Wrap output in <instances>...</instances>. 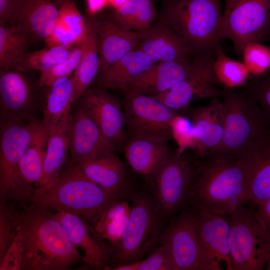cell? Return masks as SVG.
Returning a JSON list of instances; mask_svg holds the SVG:
<instances>
[{
  "mask_svg": "<svg viewBox=\"0 0 270 270\" xmlns=\"http://www.w3.org/2000/svg\"><path fill=\"white\" fill-rule=\"evenodd\" d=\"M22 248V270H64L82 257L50 210L23 206L18 222Z\"/></svg>",
  "mask_w": 270,
  "mask_h": 270,
  "instance_id": "1",
  "label": "cell"
},
{
  "mask_svg": "<svg viewBox=\"0 0 270 270\" xmlns=\"http://www.w3.org/2000/svg\"><path fill=\"white\" fill-rule=\"evenodd\" d=\"M127 193L125 186L104 188L87 178L74 163L70 162L47 184L36 188L29 200L31 206L74 214L92 227L102 212Z\"/></svg>",
  "mask_w": 270,
  "mask_h": 270,
  "instance_id": "2",
  "label": "cell"
},
{
  "mask_svg": "<svg viewBox=\"0 0 270 270\" xmlns=\"http://www.w3.org/2000/svg\"><path fill=\"white\" fill-rule=\"evenodd\" d=\"M196 168L188 202L203 214L226 216L252 203L242 166L236 158L210 156L202 158Z\"/></svg>",
  "mask_w": 270,
  "mask_h": 270,
  "instance_id": "3",
  "label": "cell"
},
{
  "mask_svg": "<svg viewBox=\"0 0 270 270\" xmlns=\"http://www.w3.org/2000/svg\"><path fill=\"white\" fill-rule=\"evenodd\" d=\"M221 0H164L158 18L165 22L195 53L220 43Z\"/></svg>",
  "mask_w": 270,
  "mask_h": 270,
  "instance_id": "4",
  "label": "cell"
},
{
  "mask_svg": "<svg viewBox=\"0 0 270 270\" xmlns=\"http://www.w3.org/2000/svg\"><path fill=\"white\" fill-rule=\"evenodd\" d=\"M224 132L212 156L236 158L259 138L270 134V122L252 96L236 89L222 88Z\"/></svg>",
  "mask_w": 270,
  "mask_h": 270,
  "instance_id": "5",
  "label": "cell"
},
{
  "mask_svg": "<svg viewBox=\"0 0 270 270\" xmlns=\"http://www.w3.org/2000/svg\"><path fill=\"white\" fill-rule=\"evenodd\" d=\"M233 270H261L270 256V232L257 214L242 206L226 215Z\"/></svg>",
  "mask_w": 270,
  "mask_h": 270,
  "instance_id": "6",
  "label": "cell"
},
{
  "mask_svg": "<svg viewBox=\"0 0 270 270\" xmlns=\"http://www.w3.org/2000/svg\"><path fill=\"white\" fill-rule=\"evenodd\" d=\"M37 120H0V202L26 206L31 194L20 174V164L33 134Z\"/></svg>",
  "mask_w": 270,
  "mask_h": 270,
  "instance_id": "7",
  "label": "cell"
},
{
  "mask_svg": "<svg viewBox=\"0 0 270 270\" xmlns=\"http://www.w3.org/2000/svg\"><path fill=\"white\" fill-rule=\"evenodd\" d=\"M162 217L152 195L140 192L134 197L128 226L115 246L113 258L118 265L139 261L151 250L158 236Z\"/></svg>",
  "mask_w": 270,
  "mask_h": 270,
  "instance_id": "8",
  "label": "cell"
},
{
  "mask_svg": "<svg viewBox=\"0 0 270 270\" xmlns=\"http://www.w3.org/2000/svg\"><path fill=\"white\" fill-rule=\"evenodd\" d=\"M224 2L220 38V40H230L236 54L240 58L247 44L265 41L270 0H224Z\"/></svg>",
  "mask_w": 270,
  "mask_h": 270,
  "instance_id": "9",
  "label": "cell"
},
{
  "mask_svg": "<svg viewBox=\"0 0 270 270\" xmlns=\"http://www.w3.org/2000/svg\"><path fill=\"white\" fill-rule=\"evenodd\" d=\"M122 106L130 138L167 142L172 140L170 124L180 114L152 96L124 90Z\"/></svg>",
  "mask_w": 270,
  "mask_h": 270,
  "instance_id": "10",
  "label": "cell"
},
{
  "mask_svg": "<svg viewBox=\"0 0 270 270\" xmlns=\"http://www.w3.org/2000/svg\"><path fill=\"white\" fill-rule=\"evenodd\" d=\"M196 168L176 152L148 176L152 196L162 216H170L188 202Z\"/></svg>",
  "mask_w": 270,
  "mask_h": 270,
  "instance_id": "11",
  "label": "cell"
},
{
  "mask_svg": "<svg viewBox=\"0 0 270 270\" xmlns=\"http://www.w3.org/2000/svg\"><path fill=\"white\" fill-rule=\"evenodd\" d=\"M216 49L196 54L191 70L186 78L169 90L152 96L177 111L196 100L222 98V88L213 68Z\"/></svg>",
  "mask_w": 270,
  "mask_h": 270,
  "instance_id": "12",
  "label": "cell"
},
{
  "mask_svg": "<svg viewBox=\"0 0 270 270\" xmlns=\"http://www.w3.org/2000/svg\"><path fill=\"white\" fill-rule=\"evenodd\" d=\"M196 213L203 270H221L223 264L226 270H233L228 218L224 216Z\"/></svg>",
  "mask_w": 270,
  "mask_h": 270,
  "instance_id": "13",
  "label": "cell"
},
{
  "mask_svg": "<svg viewBox=\"0 0 270 270\" xmlns=\"http://www.w3.org/2000/svg\"><path fill=\"white\" fill-rule=\"evenodd\" d=\"M161 242L170 256L174 270H203L194 210L176 218L165 230Z\"/></svg>",
  "mask_w": 270,
  "mask_h": 270,
  "instance_id": "14",
  "label": "cell"
},
{
  "mask_svg": "<svg viewBox=\"0 0 270 270\" xmlns=\"http://www.w3.org/2000/svg\"><path fill=\"white\" fill-rule=\"evenodd\" d=\"M78 104L105 136L116 146L125 143V117L120 101L100 88H88L80 98Z\"/></svg>",
  "mask_w": 270,
  "mask_h": 270,
  "instance_id": "15",
  "label": "cell"
},
{
  "mask_svg": "<svg viewBox=\"0 0 270 270\" xmlns=\"http://www.w3.org/2000/svg\"><path fill=\"white\" fill-rule=\"evenodd\" d=\"M36 104L34 90L22 72L0 70V120L30 122Z\"/></svg>",
  "mask_w": 270,
  "mask_h": 270,
  "instance_id": "16",
  "label": "cell"
},
{
  "mask_svg": "<svg viewBox=\"0 0 270 270\" xmlns=\"http://www.w3.org/2000/svg\"><path fill=\"white\" fill-rule=\"evenodd\" d=\"M116 147L78 104L70 114V162L115 154Z\"/></svg>",
  "mask_w": 270,
  "mask_h": 270,
  "instance_id": "17",
  "label": "cell"
},
{
  "mask_svg": "<svg viewBox=\"0 0 270 270\" xmlns=\"http://www.w3.org/2000/svg\"><path fill=\"white\" fill-rule=\"evenodd\" d=\"M248 187L252 204L270 198V134L256 140L237 156Z\"/></svg>",
  "mask_w": 270,
  "mask_h": 270,
  "instance_id": "18",
  "label": "cell"
},
{
  "mask_svg": "<svg viewBox=\"0 0 270 270\" xmlns=\"http://www.w3.org/2000/svg\"><path fill=\"white\" fill-rule=\"evenodd\" d=\"M94 20L99 54L98 74L135 49L148 31L124 30L108 16Z\"/></svg>",
  "mask_w": 270,
  "mask_h": 270,
  "instance_id": "19",
  "label": "cell"
},
{
  "mask_svg": "<svg viewBox=\"0 0 270 270\" xmlns=\"http://www.w3.org/2000/svg\"><path fill=\"white\" fill-rule=\"evenodd\" d=\"M194 132V150L200 158L214 155L220 147L224 132L222 100L212 99L207 104L190 112Z\"/></svg>",
  "mask_w": 270,
  "mask_h": 270,
  "instance_id": "20",
  "label": "cell"
},
{
  "mask_svg": "<svg viewBox=\"0 0 270 270\" xmlns=\"http://www.w3.org/2000/svg\"><path fill=\"white\" fill-rule=\"evenodd\" d=\"M136 48L143 51L155 62L190 61L196 54L165 22L159 18Z\"/></svg>",
  "mask_w": 270,
  "mask_h": 270,
  "instance_id": "21",
  "label": "cell"
},
{
  "mask_svg": "<svg viewBox=\"0 0 270 270\" xmlns=\"http://www.w3.org/2000/svg\"><path fill=\"white\" fill-rule=\"evenodd\" d=\"M54 216L60 223L70 240L84 252L82 261L94 270L108 268L111 257L105 245L90 234V226L80 216L64 211H58Z\"/></svg>",
  "mask_w": 270,
  "mask_h": 270,
  "instance_id": "22",
  "label": "cell"
},
{
  "mask_svg": "<svg viewBox=\"0 0 270 270\" xmlns=\"http://www.w3.org/2000/svg\"><path fill=\"white\" fill-rule=\"evenodd\" d=\"M192 60L156 63L128 82L123 91L150 96L163 93L186 78L191 70Z\"/></svg>",
  "mask_w": 270,
  "mask_h": 270,
  "instance_id": "23",
  "label": "cell"
},
{
  "mask_svg": "<svg viewBox=\"0 0 270 270\" xmlns=\"http://www.w3.org/2000/svg\"><path fill=\"white\" fill-rule=\"evenodd\" d=\"M66 0H20L14 25L32 38L45 40L52 32Z\"/></svg>",
  "mask_w": 270,
  "mask_h": 270,
  "instance_id": "24",
  "label": "cell"
},
{
  "mask_svg": "<svg viewBox=\"0 0 270 270\" xmlns=\"http://www.w3.org/2000/svg\"><path fill=\"white\" fill-rule=\"evenodd\" d=\"M126 160L136 172L148 177L171 154L166 142L130 138L124 146Z\"/></svg>",
  "mask_w": 270,
  "mask_h": 270,
  "instance_id": "25",
  "label": "cell"
},
{
  "mask_svg": "<svg viewBox=\"0 0 270 270\" xmlns=\"http://www.w3.org/2000/svg\"><path fill=\"white\" fill-rule=\"evenodd\" d=\"M156 63L143 51L136 48L100 74L94 87L123 90L132 79Z\"/></svg>",
  "mask_w": 270,
  "mask_h": 270,
  "instance_id": "26",
  "label": "cell"
},
{
  "mask_svg": "<svg viewBox=\"0 0 270 270\" xmlns=\"http://www.w3.org/2000/svg\"><path fill=\"white\" fill-rule=\"evenodd\" d=\"M48 88L42 122L49 134L69 118L76 98L72 76L60 78Z\"/></svg>",
  "mask_w": 270,
  "mask_h": 270,
  "instance_id": "27",
  "label": "cell"
},
{
  "mask_svg": "<svg viewBox=\"0 0 270 270\" xmlns=\"http://www.w3.org/2000/svg\"><path fill=\"white\" fill-rule=\"evenodd\" d=\"M87 32V20L78 10L74 0H66L52 32L44 41L48 48H72L85 40Z\"/></svg>",
  "mask_w": 270,
  "mask_h": 270,
  "instance_id": "28",
  "label": "cell"
},
{
  "mask_svg": "<svg viewBox=\"0 0 270 270\" xmlns=\"http://www.w3.org/2000/svg\"><path fill=\"white\" fill-rule=\"evenodd\" d=\"M74 164L87 178L104 188L116 190L125 186L124 180L126 168L115 154L101 156Z\"/></svg>",
  "mask_w": 270,
  "mask_h": 270,
  "instance_id": "29",
  "label": "cell"
},
{
  "mask_svg": "<svg viewBox=\"0 0 270 270\" xmlns=\"http://www.w3.org/2000/svg\"><path fill=\"white\" fill-rule=\"evenodd\" d=\"M48 134L42 122L36 121L32 138L20 164L21 180L32 196L42 176Z\"/></svg>",
  "mask_w": 270,
  "mask_h": 270,
  "instance_id": "30",
  "label": "cell"
},
{
  "mask_svg": "<svg viewBox=\"0 0 270 270\" xmlns=\"http://www.w3.org/2000/svg\"><path fill=\"white\" fill-rule=\"evenodd\" d=\"M70 118L48 134L40 186L58 176L66 166L70 152Z\"/></svg>",
  "mask_w": 270,
  "mask_h": 270,
  "instance_id": "31",
  "label": "cell"
},
{
  "mask_svg": "<svg viewBox=\"0 0 270 270\" xmlns=\"http://www.w3.org/2000/svg\"><path fill=\"white\" fill-rule=\"evenodd\" d=\"M88 32L84 50L72 78L76 100L88 88L99 72V54L96 24L94 19H88Z\"/></svg>",
  "mask_w": 270,
  "mask_h": 270,
  "instance_id": "32",
  "label": "cell"
},
{
  "mask_svg": "<svg viewBox=\"0 0 270 270\" xmlns=\"http://www.w3.org/2000/svg\"><path fill=\"white\" fill-rule=\"evenodd\" d=\"M108 16L124 30L144 32L152 26L156 13L152 0H127Z\"/></svg>",
  "mask_w": 270,
  "mask_h": 270,
  "instance_id": "33",
  "label": "cell"
},
{
  "mask_svg": "<svg viewBox=\"0 0 270 270\" xmlns=\"http://www.w3.org/2000/svg\"><path fill=\"white\" fill-rule=\"evenodd\" d=\"M131 206L122 199L113 202L91 227L100 238L108 240L116 246L121 240L128 226Z\"/></svg>",
  "mask_w": 270,
  "mask_h": 270,
  "instance_id": "34",
  "label": "cell"
},
{
  "mask_svg": "<svg viewBox=\"0 0 270 270\" xmlns=\"http://www.w3.org/2000/svg\"><path fill=\"white\" fill-rule=\"evenodd\" d=\"M73 48L55 46L31 52H26L13 62L10 70L22 72L34 70L40 72L46 70L67 59Z\"/></svg>",
  "mask_w": 270,
  "mask_h": 270,
  "instance_id": "35",
  "label": "cell"
},
{
  "mask_svg": "<svg viewBox=\"0 0 270 270\" xmlns=\"http://www.w3.org/2000/svg\"><path fill=\"white\" fill-rule=\"evenodd\" d=\"M213 68L216 80L222 88H242L252 77L243 62L226 56L220 43L216 46Z\"/></svg>",
  "mask_w": 270,
  "mask_h": 270,
  "instance_id": "36",
  "label": "cell"
},
{
  "mask_svg": "<svg viewBox=\"0 0 270 270\" xmlns=\"http://www.w3.org/2000/svg\"><path fill=\"white\" fill-rule=\"evenodd\" d=\"M32 40L18 26L0 25V70H10L13 62L27 52Z\"/></svg>",
  "mask_w": 270,
  "mask_h": 270,
  "instance_id": "37",
  "label": "cell"
},
{
  "mask_svg": "<svg viewBox=\"0 0 270 270\" xmlns=\"http://www.w3.org/2000/svg\"><path fill=\"white\" fill-rule=\"evenodd\" d=\"M12 202H0V260L18 233V222L22 206Z\"/></svg>",
  "mask_w": 270,
  "mask_h": 270,
  "instance_id": "38",
  "label": "cell"
},
{
  "mask_svg": "<svg viewBox=\"0 0 270 270\" xmlns=\"http://www.w3.org/2000/svg\"><path fill=\"white\" fill-rule=\"evenodd\" d=\"M84 48L85 40L74 47L67 59L46 70L40 72L37 82L38 88L49 87L57 80L69 76L74 72L80 62Z\"/></svg>",
  "mask_w": 270,
  "mask_h": 270,
  "instance_id": "39",
  "label": "cell"
},
{
  "mask_svg": "<svg viewBox=\"0 0 270 270\" xmlns=\"http://www.w3.org/2000/svg\"><path fill=\"white\" fill-rule=\"evenodd\" d=\"M240 58L252 76L262 75L270 68V46L259 42L248 44Z\"/></svg>",
  "mask_w": 270,
  "mask_h": 270,
  "instance_id": "40",
  "label": "cell"
},
{
  "mask_svg": "<svg viewBox=\"0 0 270 270\" xmlns=\"http://www.w3.org/2000/svg\"><path fill=\"white\" fill-rule=\"evenodd\" d=\"M240 91L255 99L270 122V68L262 75L252 76Z\"/></svg>",
  "mask_w": 270,
  "mask_h": 270,
  "instance_id": "41",
  "label": "cell"
},
{
  "mask_svg": "<svg viewBox=\"0 0 270 270\" xmlns=\"http://www.w3.org/2000/svg\"><path fill=\"white\" fill-rule=\"evenodd\" d=\"M128 270H174L170 256L166 248L161 244L145 260L128 264Z\"/></svg>",
  "mask_w": 270,
  "mask_h": 270,
  "instance_id": "42",
  "label": "cell"
},
{
  "mask_svg": "<svg viewBox=\"0 0 270 270\" xmlns=\"http://www.w3.org/2000/svg\"><path fill=\"white\" fill-rule=\"evenodd\" d=\"M170 128L172 139L178 146V154H182L188 148H193L194 132L190 118L178 114L171 121Z\"/></svg>",
  "mask_w": 270,
  "mask_h": 270,
  "instance_id": "43",
  "label": "cell"
},
{
  "mask_svg": "<svg viewBox=\"0 0 270 270\" xmlns=\"http://www.w3.org/2000/svg\"><path fill=\"white\" fill-rule=\"evenodd\" d=\"M22 248L20 236L17 233L4 257L0 260V270H22Z\"/></svg>",
  "mask_w": 270,
  "mask_h": 270,
  "instance_id": "44",
  "label": "cell"
},
{
  "mask_svg": "<svg viewBox=\"0 0 270 270\" xmlns=\"http://www.w3.org/2000/svg\"><path fill=\"white\" fill-rule=\"evenodd\" d=\"M20 0H0V25L13 26Z\"/></svg>",
  "mask_w": 270,
  "mask_h": 270,
  "instance_id": "45",
  "label": "cell"
},
{
  "mask_svg": "<svg viewBox=\"0 0 270 270\" xmlns=\"http://www.w3.org/2000/svg\"><path fill=\"white\" fill-rule=\"evenodd\" d=\"M257 206L256 212L270 232V198Z\"/></svg>",
  "mask_w": 270,
  "mask_h": 270,
  "instance_id": "46",
  "label": "cell"
},
{
  "mask_svg": "<svg viewBox=\"0 0 270 270\" xmlns=\"http://www.w3.org/2000/svg\"><path fill=\"white\" fill-rule=\"evenodd\" d=\"M86 4L88 13L94 16L109 4V0H86Z\"/></svg>",
  "mask_w": 270,
  "mask_h": 270,
  "instance_id": "47",
  "label": "cell"
},
{
  "mask_svg": "<svg viewBox=\"0 0 270 270\" xmlns=\"http://www.w3.org/2000/svg\"><path fill=\"white\" fill-rule=\"evenodd\" d=\"M127 0H109V4L114 9L118 8L123 5Z\"/></svg>",
  "mask_w": 270,
  "mask_h": 270,
  "instance_id": "48",
  "label": "cell"
},
{
  "mask_svg": "<svg viewBox=\"0 0 270 270\" xmlns=\"http://www.w3.org/2000/svg\"><path fill=\"white\" fill-rule=\"evenodd\" d=\"M270 40V12L269 13L268 25L265 36V41Z\"/></svg>",
  "mask_w": 270,
  "mask_h": 270,
  "instance_id": "49",
  "label": "cell"
},
{
  "mask_svg": "<svg viewBox=\"0 0 270 270\" xmlns=\"http://www.w3.org/2000/svg\"><path fill=\"white\" fill-rule=\"evenodd\" d=\"M266 270H270V256L266 264Z\"/></svg>",
  "mask_w": 270,
  "mask_h": 270,
  "instance_id": "50",
  "label": "cell"
}]
</instances>
